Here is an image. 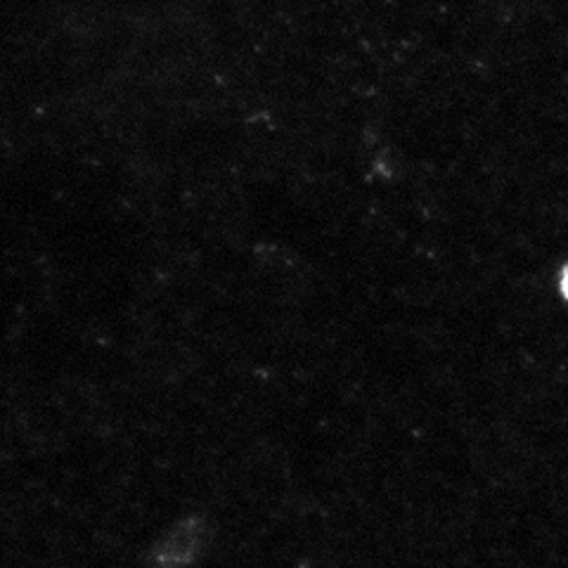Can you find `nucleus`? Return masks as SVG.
Segmentation results:
<instances>
[{"label":"nucleus","mask_w":568,"mask_h":568,"mask_svg":"<svg viewBox=\"0 0 568 568\" xmlns=\"http://www.w3.org/2000/svg\"><path fill=\"white\" fill-rule=\"evenodd\" d=\"M561 292H564V296L568 298V265H566L564 275H561Z\"/></svg>","instance_id":"1"}]
</instances>
